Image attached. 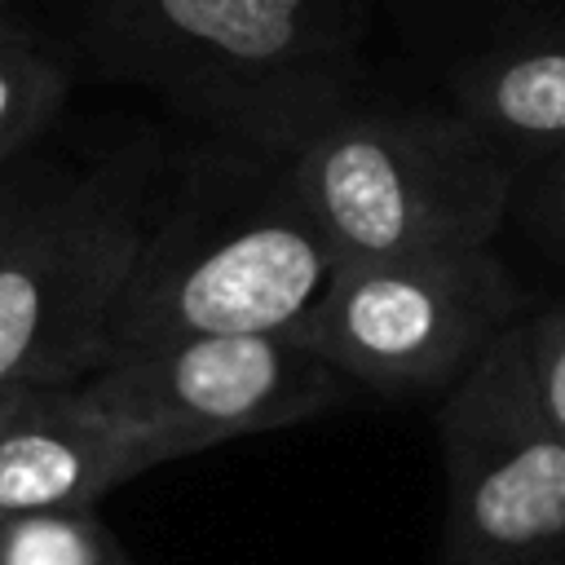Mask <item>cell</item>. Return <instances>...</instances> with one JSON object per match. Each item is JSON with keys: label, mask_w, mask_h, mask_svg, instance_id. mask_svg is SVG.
<instances>
[{"label": "cell", "mask_w": 565, "mask_h": 565, "mask_svg": "<svg viewBox=\"0 0 565 565\" xmlns=\"http://www.w3.org/2000/svg\"><path fill=\"white\" fill-rule=\"evenodd\" d=\"M287 172L335 260L490 247L516 194V168L459 110L349 106Z\"/></svg>", "instance_id": "3"}, {"label": "cell", "mask_w": 565, "mask_h": 565, "mask_svg": "<svg viewBox=\"0 0 565 565\" xmlns=\"http://www.w3.org/2000/svg\"><path fill=\"white\" fill-rule=\"evenodd\" d=\"M18 393H22V388H0V415H4V411L18 402Z\"/></svg>", "instance_id": "15"}, {"label": "cell", "mask_w": 565, "mask_h": 565, "mask_svg": "<svg viewBox=\"0 0 565 565\" xmlns=\"http://www.w3.org/2000/svg\"><path fill=\"white\" fill-rule=\"evenodd\" d=\"M446 516L437 565L565 561V437L543 419L516 322L441 393Z\"/></svg>", "instance_id": "5"}, {"label": "cell", "mask_w": 565, "mask_h": 565, "mask_svg": "<svg viewBox=\"0 0 565 565\" xmlns=\"http://www.w3.org/2000/svg\"><path fill=\"white\" fill-rule=\"evenodd\" d=\"M556 565H565V561H556Z\"/></svg>", "instance_id": "16"}, {"label": "cell", "mask_w": 565, "mask_h": 565, "mask_svg": "<svg viewBox=\"0 0 565 565\" xmlns=\"http://www.w3.org/2000/svg\"><path fill=\"white\" fill-rule=\"evenodd\" d=\"M146 154L71 172L0 252V388L66 384L97 344L154 194Z\"/></svg>", "instance_id": "4"}, {"label": "cell", "mask_w": 565, "mask_h": 565, "mask_svg": "<svg viewBox=\"0 0 565 565\" xmlns=\"http://www.w3.org/2000/svg\"><path fill=\"white\" fill-rule=\"evenodd\" d=\"M66 388L93 415L154 441L168 463L230 437L291 428L353 393L300 327L159 344L102 362Z\"/></svg>", "instance_id": "7"}, {"label": "cell", "mask_w": 565, "mask_h": 565, "mask_svg": "<svg viewBox=\"0 0 565 565\" xmlns=\"http://www.w3.org/2000/svg\"><path fill=\"white\" fill-rule=\"evenodd\" d=\"M0 565H132L93 508L0 516Z\"/></svg>", "instance_id": "11"}, {"label": "cell", "mask_w": 565, "mask_h": 565, "mask_svg": "<svg viewBox=\"0 0 565 565\" xmlns=\"http://www.w3.org/2000/svg\"><path fill=\"white\" fill-rule=\"evenodd\" d=\"M71 93V66L31 26L13 0H0V168L31 159L57 124Z\"/></svg>", "instance_id": "10"}, {"label": "cell", "mask_w": 565, "mask_h": 565, "mask_svg": "<svg viewBox=\"0 0 565 565\" xmlns=\"http://www.w3.org/2000/svg\"><path fill=\"white\" fill-rule=\"evenodd\" d=\"M521 313L490 247L397 260H340L300 318L318 358L353 388L446 393Z\"/></svg>", "instance_id": "6"}, {"label": "cell", "mask_w": 565, "mask_h": 565, "mask_svg": "<svg viewBox=\"0 0 565 565\" xmlns=\"http://www.w3.org/2000/svg\"><path fill=\"white\" fill-rule=\"evenodd\" d=\"M366 0H84L79 49L221 141L296 154L353 106Z\"/></svg>", "instance_id": "2"}, {"label": "cell", "mask_w": 565, "mask_h": 565, "mask_svg": "<svg viewBox=\"0 0 565 565\" xmlns=\"http://www.w3.org/2000/svg\"><path fill=\"white\" fill-rule=\"evenodd\" d=\"M516 344L543 419L565 437V300L516 313Z\"/></svg>", "instance_id": "12"}, {"label": "cell", "mask_w": 565, "mask_h": 565, "mask_svg": "<svg viewBox=\"0 0 565 565\" xmlns=\"http://www.w3.org/2000/svg\"><path fill=\"white\" fill-rule=\"evenodd\" d=\"M168 463V455L93 415L66 384L22 388L0 415V516L93 508L119 481Z\"/></svg>", "instance_id": "8"}, {"label": "cell", "mask_w": 565, "mask_h": 565, "mask_svg": "<svg viewBox=\"0 0 565 565\" xmlns=\"http://www.w3.org/2000/svg\"><path fill=\"white\" fill-rule=\"evenodd\" d=\"M459 110L516 172L565 150V22L516 31L450 75Z\"/></svg>", "instance_id": "9"}, {"label": "cell", "mask_w": 565, "mask_h": 565, "mask_svg": "<svg viewBox=\"0 0 565 565\" xmlns=\"http://www.w3.org/2000/svg\"><path fill=\"white\" fill-rule=\"evenodd\" d=\"M512 207H521V221L543 243V252L565 260V150L516 172Z\"/></svg>", "instance_id": "13"}, {"label": "cell", "mask_w": 565, "mask_h": 565, "mask_svg": "<svg viewBox=\"0 0 565 565\" xmlns=\"http://www.w3.org/2000/svg\"><path fill=\"white\" fill-rule=\"evenodd\" d=\"M335 265L287 154L234 141L199 150L168 185L154 181L93 366L199 335L300 327Z\"/></svg>", "instance_id": "1"}, {"label": "cell", "mask_w": 565, "mask_h": 565, "mask_svg": "<svg viewBox=\"0 0 565 565\" xmlns=\"http://www.w3.org/2000/svg\"><path fill=\"white\" fill-rule=\"evenodd\" d=\"M62 177H66V168H53V163H40V159H22V163L0 168V252L31 221V212L49 199V190Z\"/></svg>", "instance_id": "14"}]
</instances>
